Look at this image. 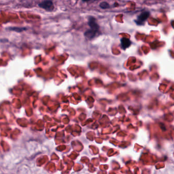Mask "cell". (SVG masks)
<instances>
[{
	"instance_id": "5b68a950",
	"label": "cell",
	"mask_w": 174,
	"mask_h": 174,
	"mask_svg": "<svg viewBox=\"0 0 174 174\" xmlns=\"http://www.w3.org/2000/svg\"><path fill=\"white\" fill-rule=\"evenodd\" d=\"M96 33V31L95 30L90 29L85 32V33H84V35H85V37H86L88 38L91 39L95 36Z\"/></svg>"
},
{
	"instance_id": "8992f818",
	"label": "cell",
	"mask_w": 174,
	"mask_h": 174,
	"mask_svg": "<svg viewBox=\"0 0 174 174\" xmlns=\"http://www.w3.org/2000/svg\"><path fill=\"white\" fill-rule=\"evenodd\" d=\"M9 30H12V31H14L18 32H22L26 30L25 27H9Z\"/></svg>"
},
{
	"instance_id": "7a4b0ae2",
	"label": "cell",
	"mask_w": 174,
	"mask_h": 174,
	"mask_svg": "<svg viewBox=\"0 0 174 174\" xmlns=\"http://www.w3.org/2000/svg\"><path fill=\"white\" fill-rule=\"evenodd\" d=\"M150 16V13L148 11H144L141 13L137 17V20L135 21L138 25H144V22Z\"/></svg>"
},
{
	"instance_id": "52a82bcc",
	"label": "cell",
	"mask_w": 174,
	"mask_h": 174,
	"mask_svg": "<svg viewBox=\"0 0 174 174\" xmlns=\"http://www.w3.org/2000/svg\"><path fill=\"white\" fill-rule=\"evenodd\" d=\"M100 7L102 9H108L109 8V4L106 2H103L101 3L100 4Z\"/></svg>"
},
{
	"instance_id": "6da1fadb",
	"label": "cell",
	"mask_w": 174,
	"mask_h": 174,
	"mask_svg": "<svg viewBox=\"0 0 174 174\" xmlns=\"http://www.w3.org/2000/svg\"><path fill=\"white\" fill-rule=\"evenodd\" d=\"M39 7L45 9L47 11H52L54 9V4L51 0H45L38 5Z\"/></svg>"
},
{
	"instance_id": "3957f363",
	"label": "cell",
	"mask_w": 174,
	"mask_h": 174,
	"mask_svg": "<svg viewBox=\"0 0 174 174\" xmlns=\"http://www.w3.org/2000/svg\"><path fill=\"white\" fill-rule=\"evenodd\" d=\"M88 24L89 27H91V29L95 30L96 32L98 31L99 26L96 22V19L94 17H89Z\"/></svg>"
},
{
	"instance_id": "277c9868",
	"label": "cell",
	"mask_w": 174,
	"mask_h": 174,
	"mask_svg": "<svg viewBox=\"0 0 174 174\" xmlns=\"http://www.w3.org/2000/svg\"><path fill=\"white\" fill-rule=\"evenodd\" d=\"M121 47L123 50H126V48H129L131 44V42L129 39L126 38H123L121 40Z\"/></svg>"
},
{
	"instance_id": "ba28073f",
	"label": "cell",
	"mask_w": 174,
	"mask_h": 174,
	"mask_svg": "<svg viewBox=\"0 0 174 174\" xmlns=\"http://www.w3.org/2000/svg\"><path fill=\"white\" fill-rule=\"evenodd\" d=\"M82 1H84V2H87V1H88L89 0H82Z\"/></svg>"
}]
</instances>
